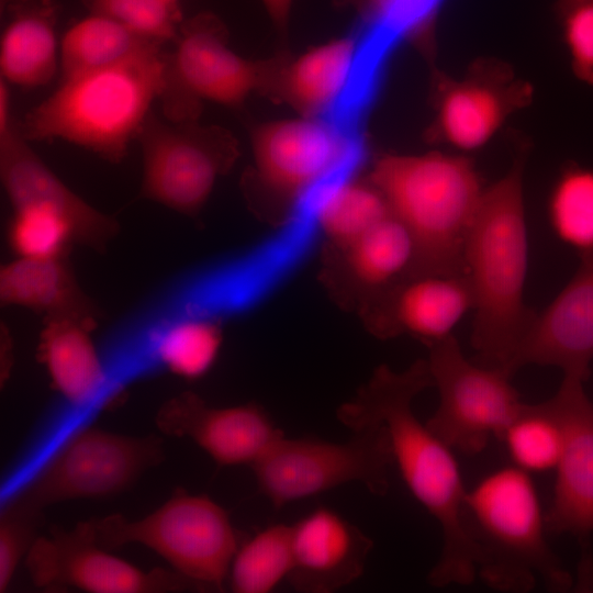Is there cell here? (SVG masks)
Returning <instances> with one entry per match:
<instances>
[{
	"instance_id": "19",
	"label": "cell",
	"mask_w": 593,
	"mask_h": 593,
	"mask_svg": "<svg viewBox=\"0 0 593 593\" xmlns=\"http://www.w3.org/2000/svg\"><path fill=\"white\" fill-rule=\"evenodd\" d=\"M155 422L166 435L190 438L222 466H253L283 435L258 404L214 407L193 392L165 402Z\"/></svg>"
},
{
	"instance_id": "10",
	"label": "cell",
	"mask_w": 593,
	"mask_h": 593,
	"mask_svg": "<svg viewBox=\"0 0 593 593\" xmlns=\"http://www.w3.org/2000/svg\"><path fill=\"white\" fill-rule=\"evenodd\" d=\"M136 137L143 156L142 195L191 217L239 156L238 142L228 130L197 121H164L152 112Z\"/></svg>"
},
{
	"instance_id": "38",
	"label": "cell",
	"mask_w": 593,
	"mask_h": 593,
	"mask_svg": "<svg viewBox=\"0 0 593 593\" xmlns=\"http://www.w3.org/2000/svg\"><path fill=\"white\" fill-rule=\"evenodd\" d=\"M585 0H557L556 2V10L559 15H561L564 11L570 9L571 7L575 5L577 3H580Z\"/></svg>"
},
{
	"instance_id": "12",
	"label": "cell",
	"mask_w": 593,
	"mask_h": 593,
	"mask_svg": "<svg viewBox=\"0 0 593 593\" xmlns=\"http://www.w3.org/2000/svg\"><path fill=\"white\" fill-rule=\"evenodd\" d=\"M429 97L434 116L426 142L467 155L485 146L511 116L526 109L534 89L508 64L479 58L458 77L432 65Z\"/></svg>"
},
{
	"instance_id": "15",
	"label": "cell",
	"mask_w": 593,
	"mask_h": 593,
	"mask_svg": "<svg viewBox=\"0 0 593 593\" xmlns=\"http://www.w3.org/2000/svg\"><path fill=\"white\" fill-rule=\"evenodd\" d=\"M25 566L38 588L75 586L92 593H149L198 589L178 573L161 569L145 572L118 558L97 541L90 521L74 529L37 537L26 553Z\"/></svg>"
},
{
	"instance_id": "7",
	"label": "cell",
	"mask_w": 593,
	"mask_h": 593,
	"mask_svg": "<svg viewBox=\"0 0 593 593\" xmlns=\"http://www.w3.org/2000/svg\"><path fill=\"white\" fill-rule=\"evenodd\" d=\"M91 523L103 548L143 545L198 589L224 588L239 546L227 513L205 495L178 493L141 519L112 514Z\"/></svg>"
},
{
	"instance_id": "11",
	"label": "cell",
	"mask_w": 593,
	"mask_h": 593,
	"mask_svg": "<svg viewBox=\"0 0 593 593\" xmlns=\"http://www.w3.org/2000/svg\"><path fill=\"white\" fill-rule=\"evenodd\" d=\"M428 349L439 400L426 425L452 450L480 454L491 438H502L524 405L512 376L466 358L454 335Z\"/></svg>"
},
{
	"instance_id": "33",
	"label": "cell",
	"mask_w": 593,
	"mask_h": 593,
	"mask_svg": "<svg viewBox=\"0 0 593 593\" xmlns=\"http://www.w3.org/2000/svg\"><path fill=\"white\" fill-rule=\"evenodd\" d=\"M223 342L221 323L210 316H190L172 324L157 343L159 360L174 373L198 379L215 362Z\"/></svg>"
},
{
	"instance_id": "23",
	"label": "cell",
	"mask_w": 593,
	"mask_h": 593,
	"mask_svg": "<svg viewBox=\"0 0 593 593\" xmlns=\"http://www.w3.org/2000/svg\"><path fill=\"white\" fill-rule=\"evenodd\" d=\"M0 300L97 326L100 312L83 292L67 257L23 258L0 269Z\"/></svg>"
},
{
	"instance_id": "29",
	"label": "cell",
	"mask_w": 593,
	"mask_h": 593,
	"mask_svg": "<svg viewBox=\"0 0 593 593\" xmlns=\"http://www.w3.org/2000/svg\"><path fill=\"white\" fill-rule=\"evenodd\" d=\"M291 526L269 525L238 546L228 572L236 593H270L292 570Z\"/></svg>"
},
{
	"instance_id": "13",
	"label": "cell",
	"mask_w": 593,
	"mask_h": 593,
	"mask_svg": "<svg viewBox=\"0 0 593 593\" xmlns=\"http://www.w3.org/2000/svg\"><path fill=\"white\" fill-rule=\"evenodd\" d=\"M161 458L158 438L85 429L68 439L42 469L21 504L35 512L61 501L110 495Z\"/></svg>"
},
{
	"instance_id": "21",
	"label": "cell",
	"mask_w": 593,
	"mask_h": 593,
	"mask_svg": "<svg viewBox=\"0 0 593 593\" xmlns=\"http://www.w3.org/2000/svg\"><path fill=\"white\" fill-rule=\"evenodd\" d=\"M15 125L0 134V175L11 206L45 200L74 213L81 224L79 244L102 250L118 231L114 219L69 189L30 147Z\"/></svg>"
},
{
	"instance_id": "8",
	"label": "cell",
	"mask_w": 593,
	"mask_h": 593,
	"mask_svg": "<svg viewBox=\"0 0 593 593\" xmlns=\"http://www.w3.org/2000/svg\"><path fill=\"white\" fill-rule=\"evenodd\" d=\"M167 56L166 83L160 98L167 120L197 121L201 101L240 105L253 92L269 98L284 51L251 60L228 47L223 21L211 12L182 20Z\"/></svg>"
},
{
	"instance_id": "17",
	"label": "cell",
	"mask_w": 593,
	"mask_h": 593,
	"mask_svg": "<svg viewBox=\"0 0 593 593\" xmlns=\"http://www.w3.org/2000/svg\"><path fill=\"white\" fill-rule=\"evenodd\" d=\"M414 244L392 214L354 239L323 240L317 280L340 310L355 312L371 296L406 277Z\"/></svg>"
},
{
	"instance_id": "24",
	"label": "cell",
	"mask_w": 593,
	"mask_h": 593,
	"mask_svg": "<svg viewBox=\"0 0 593 593\" xmlns=\"http://www.w3.org/2000/svg\"><path fill=\"white\" fill-rule=\"evenodd\" d=\"M355 47L356 36L351 31L300 56L288 53L270 101L289 104L301 116H318L343 89Z\"/></svg>"
},
{
	"instance_id": "32",
	"label": "cell",
	"mask_w": 593,
	"mask_h": 593,
	"mask_svg": "<svg viewBox=\"0 0 593 593\" xmlns=\"http://www.w3.org/2000/svg\"><path fill=\"white\" fill-rule=\"evenodd\" d=\"M12 211L7 239L18 257H67L70 245L78 243L75 222L55 205L26 202Z\"/></svg>"
},
{
	"instance_id": "34",
	"label": "cell",
	"mask_w": 593,
	"mask_h": 593,
	"mask_svg": "<svg viewBox=\"0 0 593 593\" xmlns=\"http://www.w3.org/2000/svg\"><path fill=\"white\" fill-rule=\"evenodd\" d=\"M90 13L111 18L135 32L165 43L175 41L182 22L177 12L160 0H82Z\"/></svg>"
},
{
	"instance_id": "39",
	"label": "cell",
	"mask_w": 593,
	"mask_h": 593,
	"mask_svg": "<svg viewBox=\"0 0 593 593\" xmlns=\"http://www.w3.org/2000/svg\"><path fill=\"white\" fill-rule=\"evenodd\" d=\"M177 12H181L180 0H160Z\"/></svg>"
},
{
	"instance_id": "18",
	"label": "cell",
	"mask_w": 593,
	"mask_h": 593,
	"mask_svg": "<svg viewBox=\"0 0 593 593\" xmlns=\"http://www.w3.org/2000/svg\"><path fill=\"white\" fill-rule=\"evenodd\" d=\"M579 256L570 281L542 313L534 315L514 356L512 374L537 365L589 379L593 361V249Z\"/></svg>"
},
{
	"instance_id": "37",
	"label": "cell",
	"mask_w": 593,
	"mask_h": 593,
	"mask_svg": "<svg viewBox=\"0 0 593 593\" xmlns=\"http://www.w3.org/2000/svg\"><path fill=\"white\" fill-rule=\"evenodd\" d=\"M280 35L288 32L293 0H261Z\"/></svg>"
},
{
	"instance_id": "1",
	"label": "cell",
	"mask_w": 593,
	"mask_h": 593,
	"mask_svg": "<svg viewBox=\"0 0 593 593\" xmlns=\"http://www.w3.org/2000/svg\"><path fill=\"white\" fill-rule=\"evenodd\" d=\"M433 387L426 359L402 371L377 367L356 395L337 411L351 430L371 424L387 429L393 466L414 497L435 518L441 550L427 575L434 588L469 585L477 578L474 547L467 515V493L454 450L416 416L413 402Z\"/></svg>"
},
{
	"instance_id": "14",
	"label": "cell",
	"mask_w": 593,
	"mask_h": 593,
	"mask_svg": "<svg viewBox=\"0 0 593 593\" xmlns=\"http://www.w3.org/2000/svg\"><path fill=\"white\" fill-rule=\"evenodd\" d=\"M580 378L563 376L558 391L547 400L564 435L551 502L546 511L548 532L574 537L581 555L577 583L593 589V403Z\"/></svg>"
},
{
	"instance_id": "6",
	"label": "cell",
	"mask_w": 593,
	"mask_h": 593,
	"mask_svg": "<svg viewBox=\"0 0 593 593\" xmlns=\"http://www.w3.org/2000/svg\"><path fill=\"white\" fill-rule=\"evenodd\" d=\"M254 164L242 176L249 211L272 227L288 226L306 192L335 171L361 164L367 137L342 139L320 118L279 120L251 132Z\"/></svg>"
},
{
	"instance_id": "35",
	"label": "cell",
	"mask_w": 593,
	"mask_h": 593,
	"mask_svg": "<svg viewBox=\"0 0 593 593\" xmlns=\"http://www.w3.org/2000/svg\"><path fill=\"white\" fill-rule=\"evenodd\" d=\"M571 69L582 82L593 86V0H585L559 15Z\"/></svg>"
},
{
	"instance_id": "25",
	"label": "cell",
	"mask_w": 593,
	"mask_h": 593,
	"mask_svg": "<svg viewBox=\"0 0 593 593\" xmlns=\"http://www.w3.org/2000/svg\"><path fill=\"white\" fill-rule=\"evenodd\" d=\"M359 166L349 165L327 176L301 200L309 205L324 240L354 239L391 214L380 190L367 177H356Z\"/></svg>"
},
{
	"instance_id": "3",
	"label": "cell",
	"mask_w": 593,
	"mask_h": 593,
	"mask_svg": "<svg viewBox=\"0 0 593 593\" xmlns=\"http://www.w3.org/2000/svg\"><path fill=\"white\" fill-rule=\"evenodd\" d=\"M367 178L412 237L414 259L406 277L466 273L465 247L484 191L467 155L383 154Z\"/></svg>"
},
{
	"instance_id": "5",
	"label": "cell",
	"mask_w": 593,
	"mask_h": 593,
	"mask_svg": "<svg viewBox=\"0 0 593 593\" xmlns=\"http://www.w3.org/2000/svg\"><path fill=\"white\" fill-rule=\"evenodd\" d=\"M477 577L501 592L525 593L538 582L553 592L573 577L547 539L546 512L530 473L513 466L483 477L467 493Z\"/></svg>"
},
{
	"instance_id": "9",
	"label": "cell",
	"mask_w": 593,
	"mask_h": 593,
	"mask_svg": "<svg viewBox=\"0 0 593 593\" xmlns=\"http://www.w3.org/2000/svg\"><path fill=\"white\" fill-rule=\"evenodd\" d=\"M353 432L343 443L282 435L251 466L260 492L276 508L349 483L385 494L393 466L385 427L371 424Z\"/></svg>"
},
{
	"instance_id": "30",
	"label": "cell",
	"mask_w": 593,
	"mask_h": 593,
	"mask_svg": "<svg viewBox=\"0 0 593 593\" xmlns=\"http://www.w3.org/2000/svg\"><path fill=\"white\" fill-rule=\"evenodd\" d=\"M501 439L512 465L530 474L555 470L564 445L562 426L548 401L524 403Z\"/></svg>"
},
{
	"instance_id": "26",
	"label": "cell",
	"mask_w": 593,
	"mask_h": 593,
	"mask_svg": "<svg viewBox=\"0 0 593 593\" xmlns=\"http://www.w3.org/2000/svg\"><path fill=\"white\" fill-rule=\"evenodd\" d=\"M96 326L69 317H45L38 355L53 383L74 405L85 404L101 389L105 371L90 333Z\"/></svg>"
},
{
	"instance_id": "27",
	"label": "cell",
	"mask_w": 593,
	"mask_h": 593,
	"mask_svg": "<svg viewBox=\"0 0 593 593\" xmlns=\"http://www.w3.org/2000/svg\"><path fill=\"white\" fill-rule=\"evenodd\" d=\"M357 12L358 37L394 56L404 44L413 45L434 64L435 32L444 0H336Z\"/></svg>"
},
{
	"instance_id": "4",
	"label": "cell",
	"mask_w": 593,
	"mask_h": 593,
	"mask_svg": "<svg viewBox=\"0 0 593 593\" xmlns=\"http://www.w3.org/2000/svg\"><path fill=\"white\" fill-rule=\"evenodd\" d=\"M161 45L110 67L63 79L26 114L25 138H59L109 161H121L164 91L167 56Z\"/></svg>"
},
{
	"instance_id": "36",
	"label": "cell",
	"mask_w": 593,
	"mask_h": 593,
	"mask_svg": "<svg viewBox=\"0 0 593 593\" xmlns=\"http://www.w3.org/2000/svg\"><path fill=\"white\" fill-rule=\"evenodd\" d=\"M34 511L19 505L5 512L0 522V592L7 591L19 561L31 541V519Z\"/></svg>"
},
{
	"instance_id": "2",
	"label": "cell",
	"mask_w": 593,
	"mask_h": 593,
	"mask_svg": "<svg viewBox=\"0 0 593 593\" xmlns=\"http://www.w3.org/2000/svg\"><path fill=\"white\" fill-rule=\"evenodd\" d=\"M525 152L510 170L484 188L463 254L473 294L471 345L478 362L511 366L535 314L524 303L528 236L523 175Z\"/></svg>"
},
{
	"instance_id": "20",
	"label": "cell",
	"mask_w": 593,
	"mask_h": 593,
	"mask_svg": "<svg viewBox=\"0 0 593 593\" xmlns=\"http://www.w3.org/2000/svg\"><path fill=\"white\" fill-rule=\"evenodd\" d=\"M291 544L288 581L305 593H332L358 580L373 547L361 529L324 506L291 525Z\"/></svg>"
},
{
	"instance_id": "31",
	"label": "cell",
	"mask_w": 593,
	"mask_h": 593,
	"mask_svg": "<svg viewBox=\"0 0 593 593\" xmlns=\"http://www.w3.org/2000/svg\"><path fill=\"white\" fill-rule=\"evenodd\" d=\"M547 212L562 243L579 254L593 249V168L567 164L551 188Z\"/></svg>"
},
{
	"instance_id": "28",
	"label": "cell",
	"mask_w": 593,
	"mask_h": 593,
	"mask_svg": "<svg viewBox=\"0 0 593 593\" xmlns=\"http://www.w3.org/2000/svg\"><path fill=\"white\" fill-rule=\"evenodd\" d=\"M163 44L105 15L90 13L74 23L60 41L63 79L110 67Z\"/></svg>"
},
{
	"instance_id": "16",
	"label": "cell",
	"mask_w": 593,
	"mask_h": 593,
	"mask_svg": "<svg viewBox=\"0 0 593 593\" xmlns=\"http://www.w3.org/2000/svg\"><path fill=\"white\" fill-rule=\"evenodd\" d=\"M473 310L466 273L404 277L367 300L357 311L365 328L379 339L409 335L428 348L452 335Z\"/></svg>"
},
{
	"instance_id": "22",
	"label": "cell",
	"mask_w": 593,
	"mask_h": 593,
	"mask_svg": "<svg viewBox=\"0 0 593 593\" xmlns=\"http://www.w3.org/2000/svg\"><path fill=\"white\" fill-rule=\"evenodd\" d=\"M1 78L35 88L48 83L60 64L56 0H1Z\"/></svg>"
}]
</instances>
